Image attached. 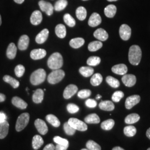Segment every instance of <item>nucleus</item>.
Segmentation results:
<instances>
[{"label":"nucleus","instance_id":"obj_30","mask_svg":"<svg viewBox=\"0 0 150 150\" xmlns=\"http://www.w3.org/2000/svg\"><path fill=\"white\" fill-rule=\"evenodd\" d=\"M4 81L6 82L9 83L13 88H17L20 86V82L18 81L17 80L13 78L10 76L8 75H5L4 78H3Z\"/></svg>","mask_w":150,"mask_h":150},{"label":"nucleus","instance_id":"obj_45","mask_svg":"<svg viewBox=\"0 0 150 150\" xmlns=\"http://www.w3.org/2000/svg\"><path fill=\"white\" fill-rule=\"evenodd\" d=\"M25 68L22 64H18L15 69V75L18 77H21L25 74Z\"/></svg>","mask_w":150,"mask_h":150},{"label":"nucleus","instance_id":"obj_55","mask_svg":"<svg viewBox=\"0 0 150 150\" xmlns=\"http://www.w3.org/2000/svg\"><path fill=\"white\" fill-rule=\"evenodd\" d=\"M146 136H147V137L150 139V127L147 130Z\"/></svg>","mask_w":150,"mask_h":150},{"label":"nucleus","instance_id":"obj_18","mask_svg":"<svg viewBox=\"0 0 150 150\" xmlns=\"http://www.w3.org/2000/svg\"><path fill=\"white\" fill-rule=\"evenodd\" d=\"M127 67L125 64H118L115 65L112 68L113 73L120 75H125L127 72Z\"/></svg>","mask_w":150,"mask_h":150},{"label":"nucleus","instance_id":"obj_62","mask_svg":"<svg viewBox=\"0 0 150 150\" xmlns=\"http://www.w3.org/2000/svg\"><path fill=\"white\" fill-rule=\"evenodd\" d=\"M147 150H150V148H149V149H147Z\"/></svg>","mask_w":150,"mask_h":150},{"label":"nucleus","instance_id":"obj_34","mask_svg":"<svg viewBox=\"0 0 150 150\" xmlns=\"http://www.w3.org/2000/svg\"><path fill=\"white\" fill-rule=\"evenodd\" d=\"M102 80L103 78L102 75L99 73H97L92 76L90 82L92 86H97L101 83Z\"/></svg>","mask_w":150,"mask_h":150},{"label":"nucleus","instance_id":"obj_15","mask_svg":"<svg viewBox=\"0 0 150 150\" xmlns=\"http://www.w3.org/2000/svg\"><path fill=\"white\" fill-rule=\"evenodd\" d=\"M42 20V15L41 12L38 10L33 11L30 17V21L32 25H38L40 23H41Z\"/></svg>","mask_w":150,"mask_h":150},{"label":"nucleus","instance_id":"obj_3","mask_svg":"<svg viewBox=\"0 0 150 150\" xmlns=\"http://www.w3.org/2000/svg\"><path fill=\"white\" fill-rule=\"evenodd\" d=\"M46 77V71L42 69L36 70L30 77V82L33 85H38L43 82Z\"/></svg>","mask_w":150,"mask_h":150},{"label":"nucleus","instance_id":"obj_40","mask_svg":"<svg viewBox=\"0 0 150 150\" xmlns=\"http://www.w3.org/2000/svg\"><path fill=\"white\" fill-rule=\"evenodd\" d=\"M106 81L107 83L113 88H117L120 85V82L117 79L110 76H107L106 79Z\"/></svg>","mask_w":150,"mask_h":150},{"label":"nucleus","instance_id":"obj_41","mask_svg":"<svg viewBox=\"0 0 150 150\" xmlns=\"http://www.w3.org/2000/svg\"><path fill=\"white\" fill-rule=\"evenodd\" d=\"M64 20L65 23L69 27H74L76 25L75 19L69 13H66L64 16Z\"/></svg>","mask_w":150,"mask_h":150},{"label":"nucleus","instance_id":"obj_19","mask_svg":"<svg viewBox=\"0 0 150 150\" xmlns=\"http://www.w3.org/2000/svg\"><path fill=\"white\" fill-rule=\"evenodd\" d=\"M93 36L100 41H105L107 40L108 38L107 32L103 28H98L93 33Z\"/></svg>","mask_w":150,"mask_h":150},{"label":"nucleus","instance_id":"obj_14","mask_svg":"<svg viewBox=\"0 0 150 150\" xmlns=\"http://www.w3.org/2000/svg\"><path fill=\"white\" fill-rule=\"evenodd\" d=\"M102 22L101 17L97 13L94 12L90 16L88 20V25L92 27H96L98 26Z\"/></svg>","mask_w":150,"mask_h":150},{"label":"nucleus","instance_id":"obj_39","mask_svg":"<svg viewBox=\"0 0 150 150\" xmlns=\"http://www.w3.org/2000/svg\"><path fill=\"white\" fill-rule=\"evenodd\" d=\"M115 125V121L112 119H108L102 122L101 127L104 130H110L112 129Z\"/></svg>","mask_w":150,"mask_h":150},{"label":"nucleus","instance_id":"obj_13","mask_svg":"<svg viewBox=\"0 0 150 150\" xmlns=\"http://www.w3.org/2000/svg\"><path fill=\"white\" fill-rule=\"evenodd\" d=\"M46 55V51L44 49H35L31 51L30 56L32 59L34 60L42 59Z\"/></svg>","mask_w":150,"mask_h":150},{"label":"nucleus","instance_id":"obj_48","mask_svg":"<svg viewBox=\"0 0 150 150\" xmlns=\"http://www.w3.org/2000/svg\"><path fill=\"white\" fill-rule=\"evenodd\" d=\"M67 110L70 113H75L79 111V107L74 103H69L67 106Z\"/></svg>","mask_w":150,"mask_h":150},{"label":"nucleus","instance_id":"obj_17","mask_svg":"<svg viewBox=\"0 0 150 150\" xmlns=\"http://www.w3.org/2000/svg\"><path fill=\"white\" fill-rule=\"evenodd\" d=\"M49 34L48 29L45 28L40 32L36 37V42L38 44L43 43L47 39Z\"/></svg>","mask_w":150,"mask_h":150},{"label":"nucleus","instance_id":"obj_12","mask_svg":"<svg viewBox=\"0 0 150 150\" xmlns=\"http://www.w3.org/2000/svg\"><path fill=\"white\" fill-rule=\"evenodd\" d=\"M122 81L125 86L129 87H132L136 82V77L134 75L125 74L122 78Z\"/></svg>","mask_w":150,"mask_h":150},{"label":"nucleus","instance_id":"obj_25","mask_svg":"<svg viewBox=\"0 0 150 150\" xmlns=\"http://www.w3.org/2000/svg\"><path fill=\"white\" fill-rule=\"evenodd\" d=\"M16 54H17V47L15 43H10L7 49V51H6L7 57L9 59H13L16 57Z\"/></svg>","mask_w":150,"mask_h":150},{"label":"nucleus","instance_id":"obj_49","mask_svg":"<svg viewBox=\"0 0 150 150\" xmlns=\"http://www.w3.org/2000/svg\"><path fill=\"white\" fill-rule=\"evenodd\" d=\"M54 142L57 144L61 145H69L67 139H63L59 136H55L54 138Z\"/></svg>","mask_w":150,"mask_h":150},{"label":"nucleus","instance_id":"obj_26","mask_svg":"<svg viewBox=\"0 0 150 150\" xmlns=\"http://www.w3.org/2000/svg\"><path fill=\"white\" fill-rule=\"evenodd\" d=\"M55 33L56 35L60 38H64L66 35V28L63 24H59L55 27Z\"/></svg>","mask_w":150,"mask_h":150},{"label":"nucleus","instance_id":"obj_16","mask_svg":"<svg viewBox=\"0 0 150 150\" xmlns=\"http://www.w3.org/2000/svg\"><path fill=\"white\" fill-rule=\"evenodd\" d=\"M30 39L27 35H24L21 36L18 42V48L20 50H26L28 46Z\"/></svg>","mask_w":150,"mask_h":150},{"label":"nucleus","instance_id":"obj_11","mask_svg":"<svg viewBox=\"0 0 150 150\" xmlns=\"http://www.w3.org/2000/svg\"><path fill=\"white\" fill-rule=\"evenodd\" d=\"M78 91V87L75 85L71 84L67 86L64 92V97L65 99H69Z\"/></svg>","mask_w":150,"mask_h":150},{"label":"nucleus","instance_id":"obj_10","mask_svg":"<svg viewBox=\"0 0 150 150\" xmlns=\"http://www.w3.org/2000/svg\"><path fill=\"white\" fill-rule=\"evenodd\" d=\"M140 96L137 95L128 97L125 101V107L127 109L129 110L134 106L136 105L139 103L140 101Z\"/></svg>","mask_w":150,"mask_h":150},{"label":"nucleus","instance_id":"obj_54","mask_svg":"<svg viewBox=\"0 0 150 150\" xmlns=\"http://www.w3.org/2000/svg\"><path fill=\"white\" fill-rule=\"evenodd\" d=\"M6 100V96L3 94L0 93V102H4Z\"/></svg>","mask_w":150,"mask_h":150},{"label":"nucleus","instance_id":"obj_22","mask_svg":"<svg viewBox=\"0 0 150 150\" xmlns=\"http://www.w3.org/2000/svg\"><path fill=\"white\" fill-rule=\"evenodd\" d=\"M44 92L42 89H38L34 92L32 96V100L36 103H40L43 101Z\"/></svg>","mask_w":150,"mask_h":150},{"label":"nucleus","instance_id":"obj_31","mask_svg":"<svg viewBox=\"0 0 150 150\" xmlns=\"http://www.w3.org/2000/svg\"><path fill=\"white\" fill-rule=\"evenodd\" d=\"M46 120L48 123L52 125L54 127H59L60 126V121L58 118L54 115L50 114L46 116Z\"/></svg>","mask_w":150,"mask_h":150},{"label":"nucleus","instance_id":"obj_24","mask_svg":"<svg viewBox=\"0 0 150 150\" xmlns=\"http://www.w3.org/2000/svg\"><path fill=\"white\" fill-rule=\"evenodd\" d=\"M99 107L103 111H111L115 109V105L112 101H102L99 104Z\"/></svg>","mask_w":150,"mask_h":150},{"label":"nucleus","instance_id":"obj_52","mask_svg":"<svg viewBox=\"0 0 150 150\" xmlns=\"http://www.w3.org/2000/svg\"><path fill=\"white\" fill-rule=\"evenodd\" d=\"M54 149L55 146L52 144H49L44 147L43 150H54Z\"/></svg>","mask_w":150,"mask_h":150},{"label":"nucleus","instance_id":"obj_5","mask_svg":"<svg viewBox=\"0 0 150 150\" xmlns=\"http://www.w3.org/2000/svg\"><path fill=\"white\" fill-rule=\"evenodd\" d=\"M30 121V115L28 113H23L17 118L16 124V129L20 132L27 126Z\"/></svg>","mask_w":150,"mask_h":150},{"label":"nucleus","instance_id":"obj_60","mask_svg":"<svg viewBox=\"0 0 150 150\" xmlns=\"http://www.w3.org/2000/svg\"><path fill=\"white\" fill-rule=\"evenodd\" d=\"M107 1H109V2H113V1H116L117 0H107Z\"/></svg>","mask_w":150,"mask_h":150},{"label":"nucleus","instance_id":"obj_42","mask_svg":"<svg viewBox=\"0 0 150 150\" xmlns=\"http://www.w3.org/2000/svg\"><path fill=\"white\" fill-rule=\"evenodd\" d=\"M101 59L97 56H91L87 60V64L90 66H95L100 64Z\"/></svg>","mask_w":150,"mask_h":150},{"label":"nucleus","instance_id":"obj_51","mask_svg":"<svg viewBox=\"0 0 150 150\" xmlns=\"http://www.w3.org/2000/svg\"><path fill=\"white\" fill-rule=\"evenodd\" d=\"M69 145H57L56 146L54 150H67Z\"/></svg>","mask_w":150,"mask_h":150},{"label":"nucleus","instance_id":"obj_61","mask_svg":"<svg viewBox=\"0 0 150 150\" xmlns=\"http://www.w3.org/2000/svg\"><path fill=\"white\" fill-rule=\"evenodd\" d=\"M88 150L87 149H82V150Z\"/></svg>","mask_w":150,"mask_h":150},{"label":"nucleus","instance_id":"obj_6","mask_svg":"<svg viewBox=\"0 0 150 150\" xmlns=\"http://www.w3.org/2000/svg\"><path fill=\"white\" fill-rule=\"evenodd\" d=\"M68 123L76 130H79L80 131H85L88 129L86 123L77 118H70L68 121Z\"/></svg>","mask_w":150,"mask_h":150},{"label":"nucleus","instance_id":"obj_9","mask_svg":"<svg viewBox=\"0 0 150 150\" xmlns=\"http://www.w3.org/2000/svg\"><path fill=\"white\" fill-rule=\"evenodd\" d=\"M35 126L40 134L45 135L48 132V127L45 122L41 119L38 118L35 121Z\"/></svg>","mask_w":150,"mask_h":150},{"label":"nucleus","instance_id":"obj_56","mask_svg":"<svg viewBox=\"0 0 150 150\" xmlns=\"http://www.w3.org/2000/svg\"><path fill=\"white\" fill-rule=\"evenodd\" d=\"M25 0H14V1L17 3V4H21L23 2H24Z\"/></svg>","mask_w":150,"mask_h":150},{"label":"nucleus","instance_id":"obj_36","mask_svg":"<svg viewBox=\"0 0 150 150\" xmlns=\"http://www.w3.org/2000/svg\"><path fill=\"white\" fill-rule=\"evenodd\" d=\"M103 44L100 41H95L89 43L88 46V49L90 51L95 52L101 48Z\"/></svg>","mask_w":150,"mask_h":150},{"label":"nucleus","instance_id":"obj_43","mask_svg":"<svg viewBox=\"0 0 150 150\" xmlns=\"http://www.w3.org/2000/svg\"><path fill=\"white\" fill-rule=\"evenodd\" d=\"M86 147L88 150H101L100 145L92 140H89L86 143Z\"/></svg>","mask_w":150,"mask_h":150},{"label":"nucleus","instance_id":"obj_2","mask_svg":"<svg viewBox=\"0 0 150 150\" xmlns=\"http://www.w3.org/2000/svg\"><path fill=\"white\" fill-rule=\"evenodd\" d=\"M63 64V57L59 52H55L51 54L47 61L48 67L52 70H59L62 67Z\"/></svg>","mask_w":150,"mask_h":150},{"label":"nucleus","instance_id":"obj_47","mask_svg":"<svg viewBox=\"0 0 150 150\" xmlns=\"http://www.w3.org/2000/svg\"><path fill=\"white\" fill-rule=\"evenodd\" d=\"M91 95V91L90 90L84 89L78 92L77 96L80 98H86L90 96Z\"/></svg>","mask_w":150,"mask_h":150},{"label":"nucleus","instance_id":"obj_44","mask_svg":"<svg viewBox=\"0 0 150 150\" xmlns=\"http://www.w3.org/2000/svg\"><path fill=\"white\" fill-rule=\"evenodd\" d=\"M64 129L66 134L69 136H72L75 134L76 132V129H74L70 124L68 123V122L64 123Z\"/></svg>","mask_w":150,"mask_h":150},{"label":"nucleus","instance_id":"obj_4","mask_svg":"<svg viewBox=\"0 0 150 150\" xmlns=\"http://www.w3.org/2000/svg\"><path fill=\"white\" fill-rule=\"evenodd\" d=\"M64 76L65 73L63 70H54L48 75L47 81L50 84H56L62 80Z\"/></svg>","mask_w":150,"mask_h":150},{"label":"nucleus","instance_id":"obj_21","mask_svg":"<svg viewBox=\"0 0 150 150\" xmlns=\"http://www.w3.org/2000/svg\"><path fill=\"white\" fill-rule=\"evenodd\" d=\"M9 123L6 120L0 123V139L5 138L8 133Z\"/></svg>","mask_w":150,"mask_h":150},{"label":"nucleus","instance_id":"obj_28","mask_svg":"<svg viewBox=\"0 0 150 150\" xmlns=\"http://www.w3.org/2000/svg\"><path fill=\"white\" fill-rule=\"evenodd\" d=\"M85 121L87 123L97 124L100 123V118L96 113H92L86 116L85 118Z\"/></svg>","mask_w":150,"mask_h":150},{"label":"nucleus","instance_id":"obj_50","mask_svg":"<svg viewBox=\"0 0 150 150\" xmlns=\"http://www.w3.org/2000/svg\"><path fill=\"white\" fill-rule=\"evenodd\" d=\"M86 106L89 108H95L96 107L97 102L93 99H88L85 102Z\"/></svg>","mask_w":150,"mask_h":150},{"label":"nucleus","instance_id":"obj_57","mask_svg":"<svg viewBox=\"0 0 150 150\" xmlns=\"http://www.w3.org/2000/svg\"><path fill=\"white\" fill-rule=\"evenodd\" d=\"M112 150H125L122 148L119 147V146H117V147H115L114 148H113Z\"/></svg>","mask_w":150,"mask_h":150},{"label":"nucleus","instance_id":"obj_58","mask_svg":"<svg viewBox=\"0 0 150 150\" xmlns=\"http://www.w3.org/2000/svg\"><path fill=\"white\" fill-rule=\"evenodd\" d=\"M101 97H102V96H101L100 95H97L96 97V100H99V99H100Z\"/></svg>","mask_w":150,"mask_h":150},{"label":"nucleus","instance_id":"obj_63","mask_svg":"<svg viewBox=\"0 0 150 150\" xmlns=\"http://www.w3.org/2000/svg\"><path fill=\"white\" fill-rule=\"evenodd\" d=\"M83 1H87V0H83Z\"/></svg>","mask_w":150,"mask_h":150},{"label":"nucleus","instance_id":"obj_46","mask_svg":"<svg viewBox=\"0 0 150 150\" xmlns=\"http://www.w3.org/2000/svg\"><path fill=\"white\" fill-rule=\"evenodd\" d=\"M123 96H124V93L122 91H116L112 95V100L114 102H118L123 98Z\"/></svg>","mask_w":150,"mask_h":150},{"label":"nucleus","instance_id":"obj_27","mask_svg":"<svg viewBox=\"0 0 150 150\" xmlns=\"http://www.w3.org/2000/svg\"><path fill=\"white\" fill-rule=\"evenodd\" d=\"M117 11L116 7L113 5H109L106 7L104 10L105 15L108 18H112L113 17Z\"/></svg>","mask_w":150,"mask_h":150},{"label":"nucleus","instance_id":"obj_29","mask_svg":"<svg viewBox=\"0 0 150 150\" xmlns=\"http://www.w3.org/2000/svg\"><path fill=\"white\" fill-rule=\"evenodd\" d=\"M85 43V40L81 38H75L70 41L71 47L74 48H80Z\"/></svg>","mask_w":150,"mask_h":150},{"label":"nucleus","instance_id":"obj_38","mask_svg":"<svg viewBox=\"0 0 150 150\" xmlns=\"http://www.w3.org/2000/svg\"><path fill=\"white\" fill-rule=\"evenodd\" d=\"M137 130L134 126H127L123 129V132L127 137H133L136 134Z\"/></svg>","mask_w":150,"mask_h":150},{"label":"nucleus","instance_id":"obj_37","mask_svg":"<svg viewBox=\"0 0 150 150\" xmlns=\"http://www.w3.org/2000/svg\"><path fill=\"white\" fill-rule=\"evenodd\" d=\"M68 5L67 0H58L54 4V10L56 11H61L66 7Z\"/></svg>","mask_w":150,"mask_h":150},{"label":"nucleus","instance_id":"obj_32","mask_svg":"<svg viewBox=\"0 0 150 150\" xmlns=\"http://www.w3.org/2000/svg\"><path fill=\"white\" fill-rule=\"evenodd\" d=\"M140 119L139 115L137 113H131L129 114L125 119V122L127 124H133L138 122Z\"/></svg>","mask_w":150,"mask_h":150},{"label":"nucleus","instance_id":"obj_8","mask_svg":"<svg viewBox=\"0 0 150 150\" xmlns=\"http://www.w3.org/2000/svg\"><path fill=\"white\" fill-rule=\"evenodd\" d=\"M119 33L120 37L123 40H129L131 35V29L127 25L123 24L120 28Z\"/></svg>","mask_w":150,"mask_h":150},{"label":"nucleus","instance_id":"obj_53","mask_svg":"<svg viewBox=\"0 0 150 150\" xmlns=\"http://www.w3.org/2000/svg\"><path fill=\"white\" fill-rule=\"evenodd\" d=\"M7 118L5 114L2 112H0V123L4 122Z\"/></svg>","mask_w":150,"mask_h":150},{"label":"nucleus","instance_id":"obj_35","mask_svg":"<svg viewBox=\"0 0 150 150\" xmlns=\"http://www.w3.org/2000/svg\"><path fill=\"white\" fill-rule=\"evenodd\" d=\"M79 72L81 75L85 77H88L91 76L93 74L94 70L91 67H81L79 69Z\"/></svg>","mask_w":150,"mask_h":150},{"label":"nucleus","instance_id":"obj_59","mask_svg":"<svg viewBox=\"0 0 150 150\" xmlns=\"http://www.w3.org/2000/svg\"><path fill=\"white\" fill-rule=\"evenodd\" d=\"M1 23H2V19H1V16L0 15V26H1Z\"/></svg>","mask_w":150,"mask_h":150},{"label":"nucleus","instance_id":"obj_1","mask_svg":"<svg viewBox=\"0 0 150 150\" xmlns=\"http://www.w3.org/2000/svg\"><path fill=\"white\" fill-rule=\"evenodd\" d=\"M142 57V51L139 46L132 45L129 49V60L131 64L138 65Z\"/></svg>","mask_w":150,"mask_h":150},{"label":"nucleus","instance_id":"obj_33","mask_svg":"<svg viewBox=\"0 0 150 150\" xmlns=\"http://www.w3.org/2000/svg\"><path fill=\"white\" fill-rule=\"evenodd\" d=\"M76 15L79 20L83 21L86 18L87 16V11L86 8L82 6L78 7L76 11Z\"/></svg>","mask_w":150,"mask_h":150},{"label":"nucleus","instance_id":"obj_23","mask_svg":"<svg viewBox=\"0 0 150 150\" xmlns=\"http://www.w3.org/2000/svg\"><path fill=\"white\" fill-rule=\"evenodd\" d=\"M44 141L42 137L39 135H35L32 139V147L34 150L39 149L43 144Z\"/></svg>","mask_w":150,"mask_h":150},{"label":"nucleus","instance_id":"obj_20","mask_svg":"<svg viewBox=\"0 0 150 150\" xmlns=\"http://www.w3.org/2000/svg\"><path fill=\"white\" fill-rule=\"evenodd\" d=\"M12 103L15 106L21 110L26 109L27 107V103L18 97H13L12 99Z\"/></svg>","mask_w":150,"mask_h":150},{"label":"nucleus","instance_id":"obj_7","mask_svg":"<svg viewBox=\"0 0 150 150\" xmlns=\"http://www.w3.org/2000/svg\"><path fill=\"white\" fill-rule=\"evenodd\" d=\"M38 5L41 11L45 12L48 16H51L53 14L54 7L51 3L41 0L39 1Z\"/></svg>","mask_w":150,"mask_h":150}]
</instances>
